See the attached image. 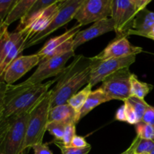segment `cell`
Instances as JSON below:
<instances>
[{
	"label": "cell",
	"instance_id": "5bb4252c",
	"mask_svg": "<svg viewBox=\"0 0 154 154\" xmlns=\"http://www.w3.org/2000/svg\"><path fill=\"white\" fill-rule=\"evenodd\" d=\"M40 58L38 55L32 54L20 56L15 59L8 66L4 75V83L7 85H12L14 82L29 72L32 68L39 65Z\"/></svg>",
	"mask_w": 154,
	"mask_h": 154
},
{
	"label": "cell",
	"instance_id": "4dcf8cb0",
	"mask_svg": "<svg viewBox=\"0 0 154 154\" xmlns=\"http://www.w3.org/2000/svg\"><path fill=\"white\" fill-rule=\"evenodd\" d=\"M125 109H126V122L129 124L136 125L140 123L138 117L135 113V110L132 108V105L128 102L127 100L124 101Z\"/></svg>",
	"mask_w": 154,
	"mask_h": 154
},
{
	"label": "cell",
	"instance_id": "ac0fdd59",
	"mask_svg": "<svg viewBox=\"0 0 154 154\" xmlns=\"http://www.w3.org/2000/svg\"><path fill=\"white\" fill-rule=\"evenodd\" d=\"M8 26L4 23H0V67L11 51L14 45L20 38L22 34L19 32H10Z\"/></svg>",
	"mask_w": 154,
	"mask_h": 154
},
{
	"label": "cell",
	"instance_id": "277c9868",
	"mask_svg": "<svg viewBox=\"0 0 154 154\" xmlns=\"http://www.w3.org/2000/svg\"><path fill=\"white\" fill-rule=\"evenodd\" d=\"M30 111L9 117L8 124L0 139V153L23 154Z\"/></svg>",
	"mask_w": 154,
	"mask_h": 154
},
{
	"label": "cell",
	"instance_id": "9c48e42d",
	"mask_svg": "<svg viewBox=\"0 0 154 154\" xmlns=\"http://www.w3.org/2000/svg\"><path fill=\"white\" fill-rule=\"evenodd\" d=\"M81 27L79 24H77L60 36L52 38L48 41L37 53L40 58V63L74 51L73 40Z\"/></svg>",
	"mask_w": 154,
	"mask_h": 154
},
{
	"label": "cell",
	"instance_id": "484cf974",
	"mask_svg": "<svg viewBox=\"0 0 154 154\" xmlns=\"http://www.w3.org/2000/svg\"><path fill=\"white\" fill-rule=\"evenodd\" d=\"M137 135L142 139L150 140L154 142V127L151 125L140 122L135 125Z\"/></svg>",
	"mask_w": 154,
	"mask_h": 154
},
{
	"label": "cell",
	"instance_id": "d590c367",
	"mask_svg": "<svg viewBox=\"0 0 154 154\" xmlns=\"http://www.w3.org/2000/svg\"><path fill=\"white\" fill-rule=\"evenodd\" d=\"M140 140H141V138L139 136H138V135H136V137L133 140V141L132 142L131 145L129 146V148L126 151H124L123 153L120 154H136V148L138 147Z\"/></svg>",
	"mask_w": 154,
	"mask_h": 154
},
{
	"label": "cell",
	"instance_id": "60d3db41",
	"mask_svg": "<svg viewBox=\"0 0 154 154\" xmlns=\"http://www.w3.org/2000/svg\"><path fill=\"white\" fill-rule=\"evenodd\" d=\"M148 154H154V150H152L151 152H150V153H149Z\"/></svg>",
	"mask_w": 154,
	"mask_h": 154
},
{
	"label": "cell",
	"instance_id": "e0dca14e",
	"mask_svg": "<svg viewBox=\"0 0 154 154\" xmlns=\"http://www.w3.org/2000/svg\"><path fill=\"white\" fill-rule=\"evenodd\" d=\"M79 113L74 110L68 103L51 108L49 113V122L57 121L65 123H77L80 121Z\"/></svg>",
	"mask_w": 154,
	"mask_h": 154
},
{
	"label": "cell",
	"instance_id": "e575fe53",
	"mask_svg": "<svg viewBox=\"0 0 154 154\" xmlns=\"http://www.w3.org/2000/svg\"><path fill=\"white\" fill-rule=\"evenodd\" d=\"M32 149L34 154H53L48 144H44V143L38 144L37 145H35Z\"/></svg>",
	"mask_w": 154,
	"mask_h": 154
},
{
	"label": "cell",
	"instance_id": "ffe728a7",
	"mask_svg": "<svg viewBox=\"0 0 154 154\" xmlns=\"http://www.w3.org/2000/svg\"><path fill=\"white\" fill-rule=\"evenodd\" d=\"M109 101H111V99L106 96V94L100 88L97 89L94 91H92L90 94L89 95L85 104L80 111V120H81L83 117H85L92 110L99 106V105L109 102Z\"/></svg>",
	"mask_w": 154,
	"mask_h": 154
},
{
	"label": "cell",
	"instance_id": "74e56055",
	"mask_svg": "<svg viewBox=\"0 0 154 154\" xmlns=\"http://www.w3.org/2000/svg\"><path fill=\"white\" fill-rule=\"evenodd\" d=\"M115 119L120 122H126V109H125V105H122L118 110L117 111L115 114Z\"/></svg>",
	"mask_w": 154,
	"mask_h": 154
},
{
	"label": "cell",
	"instance_id": "603a6c76",
	"mask_svg": "<svg viewBox=\"0 0 154 154\" xmlns=\"http://www.w3.org/2000/svg\"><path fill=\"white\" fill-rule=\"evenodd\" d=\"M93 87H91L90 84H88L87 85H86L84 87V89L80 91H78V93H75L73 96L70 98V99L68 100L67 103L73 108L74 110L77 111L78 113H80V111L81 110V108H83L84 105L85 104L86 101H87V98H88L89 95L90 94L93 90H92Z\"/></svg>",
	"mask_w": 154,
	"mask_h": 154
},
{
	"label": "cell",
	"instance_id": "d6a6232c",
	"mask_svg": "<svg viewBox=\"0 0 154 154\" xmlns=\"http://www.w3.org/2000/svg\"><path fill=\"white\" fill-rule=\"evenodd\" d=\"M141 122L147 123V124L151 125L154 127V107L150 105L147 108L144 116H143Z\"/></svg>",
	"mask_w": 154,
	"mask_h": 154
},
{
	"label": "cell",
	"instance_id": "7402d4cb",
	"mask_svg": "<svg viewBox=\"0 0 154 154\" xmlns=\"http://www.w3.org/2000/svg\"><path fill=\"white\" fill-rule=\"evenodd\" d=\"M131 96L144 99L145 96L153 90V87L150 84L139 81L135 74H132L130 78Z\"/></svg>",
	"mask_w": 154,
	"mask_h": 154
},
{
	"label": "cell",
	"instance_id": "7c38bea8",
	"mask_svg": "<svg viewBox=\"0 0 154 154\" xmlns=\"http://www.w3.org/2000/svg\"><path fill=\"white\" fill-rule=\"evenodd\" d=\"M61 0H59L55 4L41 12L34 18L29 21L25 26L20 29H16L15 31L19 32L23 35L26 42H29L34 36L42 32L50 25L60 10V4Z\"/></svg>",
	"mask_w": 154,
	"mask_h": 154
},
{
	"label": "cell",
	"instance_id": "2e32d148",
	"mask_svg": "<svg viewBox=\"0 0 154 154\" xmlns=\"http://www.w3.org/2000/svg\"><path fill=\"white\" fill-rule=\"evenodd\" d=\"M154 26V12L147 9L141 11L135 16L132 29L129 31L128 36H143L147 38Z\"/></svg>",
	"mask_w": 154,
	"mask_h": 154
},
{
	"label": "cell",
	"instance_id": "ab89813d",
	"mask_svg": "<svg viewBox=\"0 0 154 154\" xmlns=\"http://www.w3.org/2000/svg\"><path fill=\"white\" fill-rule=\"evenodd\" d=\"M6 127H7V126H6ZM4 131H3L2 132H1V133H0V139H1V137H2V134H3V132H4Z\"/></svg>",
	"mask_w": 154,
	"mask_h": 154
},
{
	"label": "cell",
	"instance_id": "52a82bcc",
	"mask_svg": "<svg viewBox=\"0 0 154 154\" xmlns=\"http://www.w3.org/2000/svg\"><path fill=\"white\" fill-rule=\"evenodd\" d=\"M132 74L129 67L120 69L105 78L99 88L111 101L117 99L124 102L131 96L130 78Z\"/></svg>",
	"mask_w": 154,
	"mask_h": 154
},
{
	"label": "cell",
	"instance_id": "6da1fadb",
	"mask_svg": "<svg viewBox=\"0 0 154 154\" xmlns=\"http://www.w3.org/2000/svg\"><path fill=\"white\" fill-rule=\"evenodd\" d=\"M96 62L94 57H75L56 78L55 87L51 90V108L67 103L80 89L90 83L91 71Z\"/></svg>",
	"mask_w": 154,
	"mask_h": 154
},
{
	"label": "cell",
	"instance_id": "4316f807",
	"mask_svg": "<svg viewBox=\"0 0 154 154\" xmlns=\"http://www.w3.org/2000/svg\"><path fill=\"white\" fill-rule=\"evenodd\" d=\"M6 86H7V84L5 83H0V133L5 129L9 121V117L5 118L4 114V97Z\"/></svg>",
	"mask_w": 154,
	"mask_h": 154
},
{
	"label": "cell",
	"instance_id": "8fae6325",
	"mask_svg": "<svg viewBox=\"0 0 154 154\" xmlns=\"http://www.w3.org/2000/svg\"><path fill=\"white\" fill-rule=\"evenodd\" d=\"M135 59L136 56H129L123 58L109 59L102 61L97 60L91 71L89 84L92 87H94L117 71L129 67L135 63Z\"/></svg>",
	"mask_w": 154,
	"mask_h": 154
},
{
	"label": "cell",
	"instance_id": "44dd1931",
	"mask_svg": "<svg viewBox=\"0 0 154 154\" xmlns=\"http://www.w3.org/2000/svg\"><path fill=\"white\" fill-rule=\"evenodd\" d=\"M59 0H36L35 2L33 4V5L29 9L28 13L26 14V15L20 20L19 25L17 26L16 29H20L23 26H25L29 21L31 20L32 18L37 16L41 12L43 11L45 9L50 7L52 5L55 4Z\"/></svg>",
	"mask_w": 154,
	"mask_h": 154
},
{
	"label": "cell",
	"instance_id": "f1b7e54d",
	"mask_svg": "<svg viewBox=\"0 0 154 154\" xmlns=\"http://www.w3.org/2000/svg\"><path fill=\"white\" fill-rule=\"evenodd\" d=\"M75 135H76V124L69 123L66 126L63 141L60 143L66 147H70L72 140Z\"/></svg>",
	"mask_w": 154,
	"mask_h": 154
},
{
	"label": "cell",
	"instance_id": "f35d334b",
	"mask_svg": "<svg viewBox=\"0 0 154 154\" xmlns=\"http://www.w3.org/2000/svg\"><path fill=\"white\" fill-rule=\"evenodd\" d=\"M147 38H148L153 39V40H154V26H153V29H152L151 32H150V34H149L148 36H147Z\"/></svg>",
	"mask_w": 154,
	"mask_h": 154
},
{
	"label": "cell",
	"instance_id": "4fadbf2b",
	"mask_svg": "<svg viewBox=\"0 0 154 154\" xmlns=\"http://www.w3.org/2000/svg\"><path fill=\"white\" fill-rule=\"evenodd\" d=\"M143 51L142 48L131 45L127 37H117L111 42L103 51L94 57L96 60H109V59L123 58L129 56H136Z\"/></svg>",
	"mask_w": 154,
	"mask_h": 154
},
{
	"label": "cell",
	"instance_id": "b9f144b4",
	"mask_svg": "<svg viewBox=\"0 0 154 154\" xmlns=\"http://www.w3.org/2000/svg\"><path fill=\"white\" fill-rule=\"evenodd\" d=\"M0 154H2V153H0Z\"/></svg>",
	"mask_w": 154,
	"mask_h": 154
},
{
	"label": "cell",
	"instance_id": "30bf717a",
	"mask_svg": "<svg viewBox=\"0 0 154 154\" xmlns=\"http://www.w3.org/2000/svg\"><path fill=\"white\" fill-rule=\"evenodd\" d=\"M75 56V51H72L62 56L54 57L39 63L35 72L25 81V85H36L42 84L47 78L58 76L66 68L68 60Z\"/></svg>",
	"mask_w": 154,
	"mask_h": 154
},
{
	"label": "cell",
	"instance_id": "d4e9b609",
	"mask_svg": "<svg viewBox=\"0 0 154 154\" xmlns=\"http://www.w3.org/2000/svg\"><path fill=\"white\" fill-rule=\"evenodd\" d=\"M126 100L128 101V102L134 108V110H135V113H136L137 116L138 117V120H139L140 122H141L143 116H144V113H145L147 108L150 106V105L147 104L144 99H141L136 97H132V96H130Z\"/></svg>",
	"mask_w": 154,
	"mask_h": 154
},
{
	"label": "cell",
	"instance_id": "836d02e7",
	"mask_svg": "<svg viewBox=\"0 0 154 154\" xmlns=\"http://www.w3.org/2000/svg\"><path fill=\"white\" fill-rule=\"evenodd\" d=\"M89 145L90 144L87 142L84 137L77 135L74 137L73 140L72 141V144H71L72 147H77V148H84V147H88Z\"/></svg>",
	"mask_w": 154,
	"mask_h": 154
},
{
	"label": "cell",
	"instance_id": "f546056e",
	"mask_svg": "<svg viewBox=\"0 0 154 154\" xmlns=\"http://www.w3.org/2000/svg\"><path fill=\"white\" fill-rule=\"evenodd\" d=\"M16 1L17 0L0 1V23L4 22Z\"/></svg>",
	"mask_w": 154,
	"mask_h": 154
},
{
	"label": "cell",
	"instance_id": "8d00e7d4",
	"mask_svg": "<svg viewBox=\"0 0 154 154\" xmlns=\"http://www.w3.org/2000/svg\"><path fill=\"white\" fill-rule=\"evenodd\" d=\"M132 2L135 5L137 11L139 12L141 11L146 9L147 5L151 2V0H132Z\"/></svg>",
	"mask_w": 154,
	"mask_h": 154
},
{
	"label": "cell",
	"instance_id": "ba28073f",
	"mask_svg": "<svg viewBox=\"0 0 154 154\" xmlns=\"http://www.w3.org/2000/svg\"><path fill=\"white\" fill-rule=\"evenodd\" d=\"M113 0H84L74 19L81 26L107 19L111 15Z\"/></svg>",
	"mask_w": 154,
	"mask_h": 154
},
{
	"label": "cell",
	"instance_id": "1f68e13d",
	"mask_svg": "<svg viewBox=\"0 0 154 154\" xmlns=\"http://www.w3.org/2000/svg\"><path fill=\"white\" fill-rule=\"evenodd\" d=\"M153 150H154L153 141L141 138L136 148V154H148Z\"/></svg>",
	"mask_w": 154,
	"mask_h": 154
},
{
	"label": "cell",
	"instance_id": "7a4b0ae2",
	"mask_svg": "<svg viewBox=\"0 0 154 154\" xmlns=\"http://www.w3.org/2000/svg\"><path fill=\"white\" fill-rule=\"evenodd\" d=\"M56 82L55 78L36 85H25L20 83L6 86L4 97L5 117L17 116L31 110Z\"/></svg>",
	"mask_w": 154,
	"mask_h": 154
},
{
	"label": "cell",
	"instance_id": "9a60e30c",
	"mask_svg": "<svg viewBox=\"0 0 154 154\" xmlns=\"http://www.w3.org/2000/svg\"><path fill=\"white\" fill-rule=\"evenodd\" d=\"M114 31V23L111 18L102 20L94 23L91 26L84 30H80L73 40V50L75 51L83 44L105 33Z\"/></svg>",
	"mask_w": 154,
	"mask_h": 154
},
{
	"label": "cell",
	"instance_id": "8992f818",
	"mask_svg": "<svg viewBox=\"0 0 154 154\" xmlns=\"http://www.w3.org/2000/svg\"><path fill=\"white\" fill-rule=\"evenodd\" d=\"M138 13L132 0H113L111 18L117 37H127Z\"/></svg>",
	"mask_w": 154,
	"mask_h": 154
},
{
	"label": "cell",
	"instance_id": "cb8c5ba5",
	"mask_svg": "<svg viewBox=\"0 0 154 154\" xmlns=\"http://www.w3.org/2000/svg\"><path fill=\"white\" fill-rule=\"evenodd\" d=\"M66 126V125L65 123L57 121H51L48 123L47 131L54 138V141L62 142Z\"/></svg>",
	"mask_w": 154,
	"mask_h": 154
},
{
	"label": "cell",
	"instance_id": "d6986e66",
	"mask_svg": "<svg viewBox=\"0 0 154 154\" xmlns=\"http://www.w3.org/2000/svg\"><path fill=\"white\" fill-rule=\"evenodd\" d=\"M36 0H17L4 23L8 26L17 20H21L26 15Z\"/></svg>",
	"mask_w": 154,
	"mask_h": 154
},
{
	"label": "cell",
	"instance_id": "83f0119b",
	"mask_svg": "<svg viewBox=\"0 0 154 154\" xmlns=\"http://www.w3.org/2000/svg\"><path fill=\"white\" fill-rule=\"evenodd\" d=\"M54 144L59 147L61 150V154H88L91 150V146L90 145L84 148H77L70 146V147H66L63 145L60 142H55L54 141Z\"/></svg>",
	"mask_w": 154,
	"mask_h": 154
},
{
	"label": "cell",
	"instance_id": "3957f363",
	"mask_svg": "<svg viewBox=\"0 0 154 154\" xmlns=\"http://www.w3.org/2000/svg\"><path fill=\"white\" fill-rule=\"evenodd\" d=\"M51 109V90H49L30 111L27 125L26 135L23 147V154L35 145L43 143V138L49 123V113Z\"/></svg>",
	"mask_w": 154,
	"mask_h": 154
},
{
	"label": "cell",
	"instance_id": "5b68a950",
	"mask_svg": "<svg viewBox=\"0 0 154 154\" xmlns=\"http://www.w3.org/2000/svg\"><path fill=\"white\" fill-rule=\"evenodd\" d=\"M84 1V0H66V1L61 0L60 4V10L52 22L44 31L36 35L29 42H27L26 44L25 49L40 43L43 39L48 37L51 33L54 32L59 28L63 26L73 20L77 11L82 5Z\"/></svg>",
	"mask_w": 154,
	"mask_h": 154
}]
</instances>
